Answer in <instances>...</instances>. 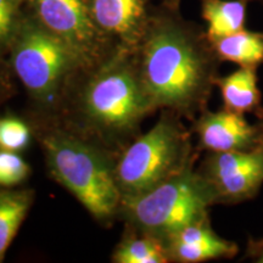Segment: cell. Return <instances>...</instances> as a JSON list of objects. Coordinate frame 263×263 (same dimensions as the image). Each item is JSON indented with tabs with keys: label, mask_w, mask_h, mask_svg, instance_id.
Here are the masks:
<instances>
[{
	"label": "cell",
	"mask_w": 263,
	"mask_h": 263,
	"mask_svg": "<svg viewBox=\"0 0 263 263\" xmlns=\"http://www.w3.org/2000/svg\"><path fill=\"white\" fill-rule=\"evenodd\" d=\"M15 77L8 61H0V107L15 94V84L12 81Z\"/></svg>",
	"instance_id": "ffe728a7"
},
{
	"label": "cell",
	"mask_w": 263,
	"mask_h": 263,
	"mask_svg": "<svg viewBox=\"0 0 263 263\" xmlns=\"http://www.w3.org/2000/svg\"><path fill=\"white\" fill-rule=\"evenodd\" d=\"M25 3L44 27L72 45L91 66L115 50L94 24L90 0H25Z\"/></svg>",
	"instance_id": "52a82bcc"
},
{
	"label": "cell",
	"mask_w": 263,
	"mask_h": 263,
	"mask_svg": "<svg viewBox=\"0 0 263 263\" xmlns=\"http://www.w3.org/2000/svg\"><path fill=\"white\" fill-rule=\"evenodd\" d=\"M35 193L29 188H0V263L34 203Z\"/></svg>",
	"instance_id": "4fadbf2b"
},
{
	"label": "cell",
	"mask_w": 263,
	"mask_h": 263,
	"mask_svg": "<svg viewBox=\"0 0 263 263\" xmlns=\"http://www.w3.org/2000/svg\"><path fill=\"white\" fill-rule=\"evenodd\" d=\"M250 2H258V3H262V4H263V0H250Z\"/></svg>",
	"instance_id": "603a6c76"
},
{
	"label": "cell",
	"mask_w": 263,
	"mask_h": 263,
	"mask_svg": "<svg viewBox=\"0 0 263 263\" xmlns=\"http://www.w3.org/2000/svg\"><path fill=\"white\" fill-rule=\"evenodd\" d=\"M159 2L160 4L167 6V8L180 10L179 8H180V3H182V0H159Z\"/></svg>",
	"instance_id": "7402d4cb"
},
{
	"label": "cell",
	"mask_w": 263,
	"mask_h": 263,
	"mask_svg": "<svg viewBox=\"0 0 263 263\" xmlns=\"http://www.w3.org/2000/svg\"><path fill=\"white\" fill-rule=\"evenodd\" d=\"M25 6V0H0V61H8L10 44Z\"/></svg>",
	"instance_id": "ac0fdd59"
},
{
	"label": "cell",
	"mask_w": 263,
	"mask_h": 263,
	"mask_svg": "<svg viewBox=\"0 0 263 263\" xmlns=\"http://www.w3.org/2000/svg\"><path fill=\"white\" fill-rule=\"evenodd\" d=\"M155 0H90L93 21L112 49L134 51L146 27Z\"/></svg>",
	"instance_id": "30bf717a"
},
{
	"label": "cell",
	"mask_w": 263,
	"mask_h": 263,
	"mask_svg": "<svg viewBox=\"0 0 263 263\" xmlns=\"http://www.w3.org/2000/svg\"><path fill=\"white\" fill-rule=\"evenodd\" d=\"M192 132L197 138V150L206 153L250 151L263 144L261 121L251 124L245 115L226 108L211 111L209 107L193 121Z\"/></svg>",
	"instance_id": "9c48e42d"
},
{
	"label": "cell",
	"mask_w": 263,
	"mask_h": 263,
	"mask_svg": "<svg viewBox=\"0 0 263 263\" xmlns=\"http://www.w3.org/2000/svg\"><path fill=\"white\" fill-rule=\"evenodd\" d=\"M210 42L221 62L256 70L263 65V32L244 28Z\"/></svg>",
	"instance_id": "5bb4252c"
},
{
	"label": "cell",
	"mask_w": 263,
	"mask_h": 263,
	"mask_svg": "<svg viewBox=\"0 0 263 263\" xmlns=\"http://www.w3.org/2000/svg\"><path fill=\"white\" fill-rule=\"evenodd\" d=\"M12 73L35 107V118L55 120L85 70L72 45L49 31L25 6L8 52Z\"/></svg>",
	"instance_id": "277c9868"
},
{
	"label": "cell",
	"mask_w": 263,
	"mask_h": 263,
	"mask_svg": "<svg viewBox=\"0 0 263 263\" xmlns=\"http://www.w3.org/2000/svg\"><path fill=\"white\" fill-rule=\"evenodd\" d=\"M250 0H201V17L210 41L241 31Z\"/></svg>",
	"instance_id": "9a60e30c"
},
{
	"label": "cell",
	"mask_w": 263,
	"mask_h": 263,
	"mask_svg": "<svg viewBox=\"0 0 263 263\" xmlns=\"http://www.w3.org/2000/svg\"><path fill=\"white\" fill-rule=\"evenodd\" d=\"M32 136L31 122L15 115L0 116V150L21 154L31 144Z\"/></svg>",
	"instance_id": "e0dca14e"
},
{
	"label": "cell",
	"mask_w": 263,
	"mask_h": 263,
	"mask_svg": "<svg viewBox=\"0 0 263 263\" xmlns=\"http://www.w3.org/2000/svg\"><path fill=\"white\" fill-rule=\"evenodd\" d=\"M134 52L156 111L193 122L207 108L222 62L205 28L184 18L180 10L155 5Z\"/></svg>",
	"instance_id": "6da1fadb"
},
{
	"label": "cell",
	"mask_w": 263,
	"mask_h": 263,
	"mask_svg": "<svg viewBox=\"0 0 263 263\" xmlns=\"http://www.w3.org/2000/svg\"><path fill=\"white\" fill-rule=\"evenodd\" d=\"M31 166L18 153L0 150V188L20 186L28 179Z\"/></svg>",
	"instance_id": "d6986e66"
},
{
	"label": "cell",
	"mask_w": 263,
	"mask_h": 263,
	"mask_svg": "<svg viewBox=\"0 0 263 263\" xmlns=\"http://www.w3.org/2000/svg\"><path fill=\"white\" fill-rule=\"evenodd\" d=\"M31 124L51 178L95 221L110 227L118 219L122 203L115 176L117 154L55 121L33 117Z\"/></svg>",
	"instance_id": "3957f363"
},
{
	"label": "cell",
	"mask_w": 263,
	"mask_h": 263,
	"mask_svg": "<svg viewBox=\"0 0 263 263\" xmlns=\"http://www.w3.org/2000/svg\"><path fill=\"white\" fill-rule=\"evenodd\" d=\"M197 172L216 205H236L257 195L263 185V144L250 151L206 153Z\"/></svg>",
	"instance_id": "ba28073f"
},
{
	"label": "cell",
	"mask_w": 263,
	"mask_h": 263,
	"mask_svg": "<svg viewBox=\"0 0 263 263\" xmlns=\"http://www.w3.org/2000/svg\"><path fill=\"white\" fill-rule=\"evenodd\" d=\"M257 70L239 67L227 76H219L216 87L221 91L223 108L240 115H254L263 120L262 93L258 88Z\"/></svg>",
	"instance_id": "7c38bea8"
},
{
	"label": "cell",
	"mask_w": 263,
	"mask_h": 263,
	"mask_svg": "<svg viewBox=\"0 0 263 263\" xmlns=\"http://www.w3.org/2000/svg\"><path fill=\"white\" fill-rule=\"evenodd\" d=\"M114 263H168L167 246L155 236L126 227V232L115 248Z\"/></svg>",
	"instance_id": "2e32d148"
},
{
	"label": "cell",
	"mask_w": 263,
	"mask_h": 263,
	"mask_svg": "<svg viewBox=\"0 0 263 263\" xmlns=\"http://www.w3.org/2000/svg\"><path fill=\"white\" fill-rule=\"evenodd\" d=\"M245 257L250 258L252 262L263 263V238L249 239Z\"/></svg>",
	"instance_id": "44dd1931"
},
{
	"label": "cell",
	"mask_w": 263,
	"mask_h": 263,
	"mask_svg": "<svg viewBox=\"0 0 263 263\" xmlns=\"http://www.w3.org/2000/svg\"><path fill=\"white\" fill-rule=\"evenodd\" d=\"M170 262L200 263L232 259L239 252L236 242L222 238L213 230L210 217L186 226L166 242Z\"/></svg>",
	"instance_id": "8fae6325"
},
{
	"label": "cell",
	"mask_w": 263,
	"mask_h": 263,
	"mask_svg": "<svg viewBox=\"0 0 263 263\" xmlns=\"http://www.w3.org/2000/svg\"><path fill=\"white\" fill-rule=\"evenodd\" d=\"M156 108L144 88L136 52L116 48L81 76L55 122L120 154Z\"/></svg>",
	"instance_id": "7a4b0ae2"
},
{
	"label": "cell",
	"mask_w": 263,
	"mask_h": 263,
	"mask_svg": "<svg viewBox=\"0 0 263 263\" xmlns=\"http://www.w3.org/2000/svg\"><path fill=\"white\" fill-rule=\"evenodd\" d=\"M215 199L195 164L139 195L123 199L118 219L166 244L186 226L210 217Z\"/></svg>",
	"instance_id": "8992f818"
},
{
	"label": "cell",
	"mask_w": 263,
	"mask_h": 263,
	"mask_svg": "<svg viewBox=\"0 0 263 263\" xmlns=\"http://www.w3.org/2000/svg\"><path fill=\"white\" fill-rule=\"evenodd\" d=\"M192 134L179 115L161 111L155 126L118 154L115 176L122 200L145 193L195 164L199 150L194 147Z\"/></svg>",
	"instance_id": "5b68a950"
},
{
	"label": "cell",
	"mask_w": 263,
	"mask_h": 263,
	"mask_svg": "<svg viewBox=\"0 0 263 263\" xmlns=\"http://www.w3.org/2000/svg\"><path fill=\"white\" fill-rule=\"evenodd\" d=\"M259 121H261V124H262V128H263V120H259Z\"/></svg>",
	"instance_id": "cb8c5ba5"
}]
</instances>
